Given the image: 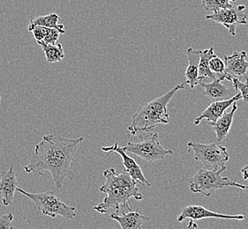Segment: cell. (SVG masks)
<instances>
[{
  "label": "cell",
  "instance_id": "cell-1",
  "mask_svg": "<svg viewBox=\"0 0 248 229\" xmlns=\"http://www.w3.org/2000/svg\"><path fill=\"white\" fill-rule=\"evenodd\" d=\"M83 138L68 139L58 135H45L35 149L29 164L24 167L27 173L35 176L50 172L54 181L56 189H62L65 178L73 180L75 174L71 163L75 162V155Z\"/></svg>",
  "mask_w": 248,
  "mask_h": 229
},
{
  "label": "cell",
  "instance_id": "cell-2",
  "mask_svg": "<svg viewBox=\"0 0 248 229\" xmlns=\"http://www.w3.org/2000/svg\"><path fill=\"white\" fill-rule=\"evenodd\" d=\"M105 182L100 187V191L106 194L105 200L98 205L94 206V211L105 215L109 210H115L119 213L120 208H126L132 211L130 200L137 201L143 200V196L137 187V182L134 181L126 171L118 174L114 169L104 171Z\"/></svg>",
  "mask_w": 248,
  "mask_h": 229
},
{
  "label": "cell",
  "instance_id": "cell-3",
  "mask_svg": "<svg viewBox=\"0 0 248 229\" xmlns=\"http://www.w3.org/2000/svg\"><path fill=\"white\" fill-rule=\"evenodd\" d=\"M186 85V81L179 84L164 95L141 105L133 115L132 123L128 126L130 133L137 135L140 132H147L155 129L158 125L169 124L167 105L176 93L179 90L184 89Z\"/></svg>",
  "mask_w": 248,
  "mask_h": 229
},
{
  "label": "cell",
  "instance_id": "cell-4",
  "mask_svg": "<svg viewBox=\"0 0 248 229\" xmlns=\"http://www.w3.org/2000/svg\"><path fill=\"white\" fill-rule=\"evenodd\" d=\"M225 169L218 170H200L193 177L189 178V189L193 193L202 194L205 197H210L216 190L225 189L227 187H237L242 189H248L247 185H241L236 180L223 177Z\"/></svg>",
  "mask_w": 248,
  "mask_h": 229
},
{
  "label": "cell",
  "instance_id": "cell-5",
  "mask_svg": "<svg viewBox=\"0 0 248 229\" xmlns=\"http://www.w3.org/2000/svg\"><path fill=\"white\" fill-rule=\"evenodd\" d=\"M16 191L24 195L33 201L35 210H39L42 215L55 218L60 215L65 219H71L76 216V209L74 206H69L64 203L55 194L54 191L48 190L41 193H30L24 189L17 187Z\"/></svg>",
  "mask_w": 248,
  "mask_h": 229
},
{
  "label": "cell",
  "instance_id": "cell-6",
  "mask_svg": "<svg viewBox=\"0 0 248 229\" xmlns=\"http://www.w3.org/2000/svg\"><path fill=\"white\" fill-rule=\"evenodd\" d=\"M124 148L126 152L149 163L164 160L167 155H173L172 150L166 149L161 144L157 133H149L140 137L138 142H129Z\"/></svg>",
  "mask_w": 248,
  "mask_h": 229
},
{
  "label": "cell",
  "instance_id": "cell-7",
  "mask_svg": "<svg viewBox=\"0 0 248 229\" xmlns=\"http://www.w3.org/2000/svg\"><path fill=\"white\" fill-rule=\"evenodd\" d=\"M187 146V152L193 150L194 159L201 161L206 170H218L226 168L225 164L230 158L226 147L216 143L199 144L193 141L188 142Z\"/></svg>",
  "mask_w": 248,
  "mask_h": 229
},
{
  "label": "cell",
  "instance_id": "cell-8",
  "mask_svg": "<svg viewBox=\"0 0 248 229\" xmlns=\"http://www.w3.org/2000/svg\"><path fill=\"white\" fill-rule=\"evenodd\" d=\"M245 10L246 5L243 4L238 5L231 4L212 14L207 15L205 19L223 25L231 35L235 36L238 26L248 24V16L245 14Z\"/></svg>",
  "mask_w": 248,
  "mask_h": 229
},
{
  "label": "cell",
  "instance_id": "cell-9",
  "mask_svg": "<svg viewBox=\"0 0 248 229\" xmlns=\"http://www.w3.org/2000/svg\"><path fill=\"white\" fill-rule=\"evenodd\" d=\"M102 151L106 153L107 155L105 156V159L108 157V155L110 153H117L119 154L123 161L124 165V171H126L128 174L131 175V177L136 181L138 184H140L142 186L145 187H150L151 185L149 184V181L146 179L145 175H144L142 170L140 169L139 164L134 160L133 158H131L129 155L126 154V151L124 150V146L121 147L119 146L118 143H115L114 144L110 145V146H104L102 147Z\"/></svg>",
  "mask_w": 248,
  "mask_h": 229
},
{
  "label": "cell",
  "instance_id": "cell-10",
  "mask_svg": "<svg viewBox=\"0 0 248 229\" xmlns=\"http://www.w3.org/2000/svg\"><path fill=\"white\" fill-rule=\"evenodd\" d=\"M191 219L193 221L200 220V219H236V220H243L246 219V216L244 215H222L218 213H215L213 211L205 208L202 205L192 204L184 207L182 212L180 213L177 220L179 222H182L184 219Z\"/></svg>",
  "mask_w": 248,
  "mask_h": 229
},
{
  "label": "cell",
  "instance_id": "cell-11",
  "mask_svg": "<svg viewBox=\"0 0 248 229\" xmlns=\"http://www.w3.org/2000/svg\"><path fill=\"white\" fill-rule=\"evenodd\" d=\"M232 80V76L227 72L216 74L215 79L211 83H204L201 81L199 85L202 86L204 88L203 95L208 97L211 100H226L232 97V91L227 86L223 85V80Z\"/></svg>",
  "mask_w": 248,
  "mask_h": 229
},
{
  "label": "cell",
  "instance_id": "cell-12",
  "mask_svg": "<svg viewBox=\"0 0 248 229\" xmlns=\"http://www.w3.org/2000/svg\"><path fill=\"white\" fill-rule=\"evenodd\" d=\"M241 99L242 97L239 93L238 95H233L232 97L226 100H215L199 115L198 117L195 118L194 125H199L202 120L206 119L209 122V125L212 126L217 122V120L226 111L229 107L233 104L235 101H238Z\"/></svg>",
  "mask_w": 248,
  "mask_h": 229
},
{
  "label": "cell",
  "instance_id": "cell-13",
  "mask_svg": "<svg viewBox=\"0 0 248 229\" xmlns=\"http://www.w3.org/2000/svg\"><path fill=\"white\" fill-rule=\"evenodd\" d=\"M18 185L19 181L16 177L14 166L2 172L0 179V200L5 206H8L14 202Z\"/></svg>",
  "mask_w": 248,
  "mask_h": 229
},
{
  "label": "cell",
  "instance_id": "cell-14",
  "mask_svg": "<svg viewBox=\"0 0 248 229\" xmlns=\"http://www.w3.org/2000/svg\"><path fill=\"white\" fill-rule=\"evenodd\" d=\"M248 54L246 51H235L231 56H224L225 72L230 75L246 76L248 70Z\"/></svg>",
  "mask_w": 248,
  "mask_h": 229
},
{
  "label": "cell",
  "instance_id": "cell-15",
  "mask_svg": "<svg viewBox=\"0 0 248 229\" xmlns=\"http://www.w3.org/2000/svg\"><path fill=\"white\" fill-rule=\"evenodd\" d=\"M109 217L116 220L122 229H142L143 222L149 220L148 217L133 210L129 211L127 214L121 215H118V213H114L109 215Z\"/></svg>",
  "mask_w": 248,
  "mask_h": 229
},
{
  "label": "cell",
  "instance_id": "cell-16",
  "mask_svg": "<svg viewBox=\"0 0 248 229\" xmlns=\"http://www.w3.org/2000/svg\"><path fill=\"white\" fill-rule=\"evenodd\" d=\"M186 56L188 59V65L186 70V79L187 85L193 89L199 85V62H200V50H196L193 48H188L186 50Z\"/></svg>",
  "mask_w": 248,
  "mask_h": 229
},
{
  "label": "cell",
  "instance_id": "cell-17",
  "mask_svg": "<svg viewBox=\"0 0 248 229\" xmlns=\"http://www.w3.org/2000/svg\"><path fill=\"white\" fill-rule=\"evenodd\" d=\"M237 110H238V105H237V101H235L232 104V110L230 112H224L212 125L214 131L217 135V140L219 142L223 141L227 137L233 122L234 114Z\"/></svg>",
  "mask_w": 248,
  "mask_h": 229
},
{
  "label": "cell",
  "instance_id": "cell-18",
  "mask_svg": "<svg viewBox=\"0 0 248 229\" xmlns=\"http://www.w3.org/2000/svg\"><path fill=\"white\" fill-rule=\"evenodd\" d=\"M60 17L57 14H50L48 15H44V16H38L31 19L30 21V24L28 27V29L31 32L35 27H46L50 29H55L60 32L61 35L65 34V27L62 24H60Z\"/></svg>",
  "mask_w": 248,
  "mask_h": 229
},
{
  "label": "cell",
  "instance_id": "cell-19",
  "mask_svg": "<svg viewBox=\"0 0 248 229\" xmlns=\"http://www.w3.org/2000/svg\"><path fill=\"white\" fill-rule=\"evenodd\" d=\"M214 48L211 46L209 49L200 50V62H199V80L203 81L206 78L215 79L216 74L209 69V61L216 57Z\"/></svg>",
  "mask_w": 248,
  "mask_h": 229
},
{
  "label": "cell",
  "instance_id": "cell-20",
  "mask_svg": "<svg viewBox=\"0 0 248 229\" xmlns=\"http://www.w3.org/2000/svg\"><path fill=\"white\" fill-rule=\"evenodd\" d=\"M36 42H43L47 44H56L61 35L60 32L55 29H50L46 27H35L31 30Z\"/></svg>",
  "mask_w": 248,
  "mask_h": 229
},
{
  "label": "cell",
  "instance_id": "cell-21",
  "mask_svg": "<svg viewBox=\"0 0 248 229\" xmlns=\"http://www.w3.org/2000/svg\"><path fill=\"white\" fill-rule=\"evenodd\" d=\"M37 44L45 52V57L49 64L58 63L65 57V51L61 43L58 44H47L43 42H36Z\"/></svg>",
  "mask_w": 248,
  "mask_h": 229
},
{
  "label": "cell",
  "instance_id": "cell-22",
  "mask_svg": "<svg viewBox=\"0 0 248 229\" xmlns=\"http://www.w3.org/2000/svg\"><path fill=\"white\" fill-rule=\"evenodd\" d=\"M235 1L236 0H202V4L204 10L216 13L227 7Z\"/></svg>",
  "mask_w": 248,
  "mask_h": 229
},
{
  "label": "cell",
  "instance_id": "cell-23",
  "mask_svg": "<svg viewBox=\"0 0 248 229\" xmlns=\"http://www.w3.org/2000/svg\"><path fill=\"white\" fill-rule=\"evenodd\" d=\"M245 77H246V82H242L235 77H232V82L233 84L235 90L239 91L241 97H242L241 100H243L244 103L248 104V77L247 76H245Z\"/></svg>",
  "mask_w": 248,
  "mask_h": 229
},
{
  "label": "cell",
  "instance_id": "cell-24",
  "mask_svg": "<svg viewBox=\"0 0 248 229\" xmlns=\"http://www.w3.org/2000/svg\"><path fill=\"white\" fill-rule=\"evenodd\" d=\"M209 69L215 74L225 72V65L223 60L219 58L217 56L214 57L209 61Z\"/></svg>",
  "mask_w": 248,
  "mask_h": 229
},
{
  "label": "cell",
  "instance_id": "cell-25",
  "mask_svg": "<svg viewBox=\"0 0 248 229\" xmlns=\"http://www.w3.org/2000/svg\"><path fill=\"white\" fill-rule=\"evenodd\" d=\"M13 220H14V215H13V214L2 215L0 217V229H13V225H12Z\"/></svg>",
  "mask_w": 248,
  "mask_h": 229
},
{
  "label": "cell",
  "instance_id": "cell-26",
  "mask_svg": "<svg viewBox=\"0 0 248 229\" xmlns=\"http://www.w3.org/2000/svg\"><path fill=\"white\" fill-rule=\"evenodd\" d=\"M241 173H242V176H243V179L248 180V165L245 166L243 169L241 170Z\"/></svg>",
  "mask_w": 248,
  "mask_h": 229
},
{
  "label": "cell",
  "instance_id": "cell-27",
  "mask_svg": "<svg viewBox=\"0 0 248 229\" xmlns=\"http://www.w3.org/2000/svg\"><path fill=\"white\" fill-rule=\"evenodd\" d=\"M1 99H2V97H1V96H0V100H1Z\"/></svg>",
  "mask_w": 248,
  "mask_h": 229
}]
</instances>
